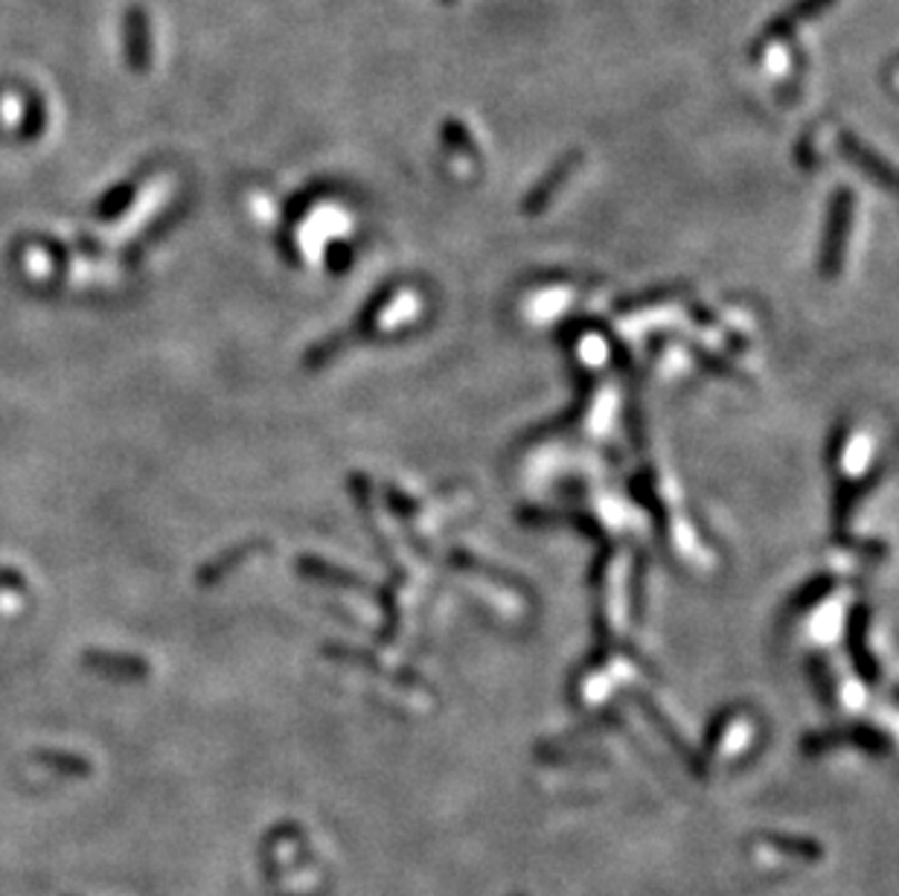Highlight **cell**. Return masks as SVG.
<instances>
[{
    "instance_id": "6da1fadb",
    "label": "cell",
    "mask_w": 899,
    "mask_h": 896,
    "mask_svg": "<svg viewBox=\"0 0 899 896\" xmlns=\"http://www.w3.org/2000/svg\"><path fill=\"white\" fill-rule=\"evenodd\" d=\"M832 7H836V0H792V3H789L783 12H778V16L771 18L763 30H760V36L751 41V47H749L751 61L760 59V56H763L771 45H778V41H783V38L792 36L801 23L816 21L818 16H824L827 9H832Z\"/></svg>"
},
{
    "instance_id": "7a4b0ae2",
    "label": "cell",
    "mask_w": 899,
    "mask_h": 896,
    "mask_svg": "<svg viewBox=\"0 0 899 896\" xmlns=\"http://www.w3.org/2000/svg\"><path fill=\"white\" fill-rule=\"evenodd\" d=\"M82 663L99 676L111 678H146L151 672L149 661L129 652H111V649H88L82 652Z\"/></svg>"
},
{
    "instance_id": "3957f363",
    "label": "cell",
    "mask_w": 899,
    "mask_h": 896,
    "mask_svg": "<svg viewBox=\"0 0 899 896\" xmlns=\"http://www.w3.org/2000/svg\"><path fill=\"white\" fill-rule=\"evenodd\" d=\"M32 760L38 766L50 768V771H59V775H70V777H85L91 771V762L79 757V754H68V751H53V748H41V751L32 754Z\"/></svg>"
},
{
    "instance_id": "277c9868",
    "label": "cell",
    "mask_w": 899,
    "mask_h": 896,
    "mask_svg": "<svg viewBox=\"0 0 899 896\" xmlns=\"http://www.w3.org/2000/svg\"><path fill=\"white\" fill-rule=\"evenodd\" d=\"M841 149H844L847 158L856 160V164H862L865 173L877 175V178H882L885 184H891V173H888V166H885L882 160H879L877 155H873V151L865 149V146L859 144V140H856V137L841 135Z\"/></svg>"
},
{
    "instance_id": "5b68a950",
    "label": "cell",
    "mask_w": 899,
    "mask_h": 896,
    "mask_svg": "<svg viewBox=\"0 0 899 896\" xmlns=\"http://www.w3.org/2000/svg\"><path fill=\"white\" fill-rule=\"evenodd\" d=\"M443 3H454V0H443Z\"/></svg>"
}]
</instances>
